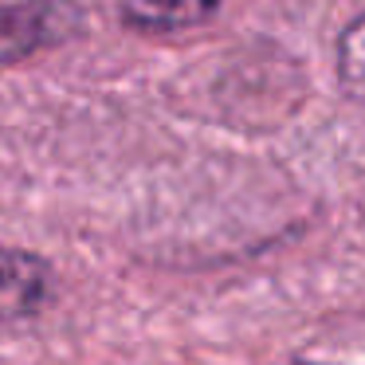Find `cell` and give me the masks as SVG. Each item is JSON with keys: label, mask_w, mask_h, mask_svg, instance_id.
I'll return each mask as SVG.
<instances>
[{"label": "cell", "mask_w": 365, "mask_h": 365, "mask_svg": "<svg viewBox=\"0 0 365 365\" xmlns=\"http://www.w3.org/2000/svg\"><path fill=\"white\" fill-rule=\"evenodd\" d=\"M83 24L79 0H0V67L71 43Z\"/></svg>", "instance_id": "6da1fadb"}, {"label": "cell", "mask_w": 365, "mask_h": 365, "mask_svg": "<svg viewBox=\"0 0 365 365\" xmlns=\"http://www.w3.org/2000/svg\"><path fill=\"white\" fill-rule=\"evenodd\" d=\"M56 299V271L43 255L0 247V326L40 314Z\"/></svg>", "instance_id": "7a4b0ae2"}, {"label": "cell", "mask_w": 365, "mask_h": 365, "mask_svg": "<svg viewBox=\"0 0 365 365\" xmlns=\"http://www.w3.org/2000/svg\"><path fill=\"white\" fill-rule=\"evenodd\" d=\"M228 0H118V20L142 36H173L200 28L224 9Z\"/></svg>", "instance_id": "3957f363"}, {"label": "cell", "mask_w": 365, "mask_h": 365, "mask_svg": "<svg viewBox=\"0 0 365 365\" xmlns=\"http://www.w3.org/2000/svg\"><path fill=\"white\" fill-rule=\"evenodd\" d=\"M357 36H361V20H354V24L346 28V36H341V63H346V83L349 87L357 83V71H354V63H357Z\"/></svg>", "instance_id": "277c9868"}]
</instances>
